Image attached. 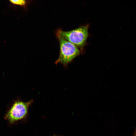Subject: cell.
<instances>
[{
    "label": "cell",
    "instance_id": "obj_2",
    "mask_svg": "<svg viewBox=\"0 0 136 136\" xmlns=\"http://www.w3.org/2000/svg\"><path fill=\"white\" fill-rule=\"evenodd\" d=\"M88 25H86L68 31L60 29L58 31L57 35L61 36L77 46L82 48L88 37Z\"/></svg>",
    "mask_w": 136,
    "mask_h": 136
},
{
    "label": "cell",
    "instance_id": "obj_1",
    "mask_svg": "<svg viewBox=\"0 0 136 136\" xmlns=\"http://www.w3.org/2000/svg\"><path fill=\"white\" fill-rule=\"evenodd\" d=\"M60 44L59 57L55 62L57 64L61 63L66 66L80 54L77 46L59 35H57Z\"/></svg>",
    "mask_w": 136,
    "mask_h": 136
},
{
    "label": "cell",
    "instance_id": "obj_3",
    "mask_svg": "<svg viewBox=\"0 0 136 136\" xmlns=\"http://www.w3.org/2000/svg\"><path fill=\"white\" fill-rule=\"evenodd\" d=\"M32 101V100L26 102L16 101L6 114V118L11 123L23 118L26 114L28 107Z\"/></svg>",
    "mask_w": 136,
    "mask_h": 136
},
{
    "label": "cell",
    "instance_id": "obj_4",
    "mask_svg": "<svg viewBox=\"0 0 136 136\" xmlns=\"http://www.w3.org/2000/svg\"><path fill=\"white\" fill-rule=\"evenodd\" d=\"M10 2L12 4L25 7L27 4V1L25 0H10Z\"/></svg>",
    "mask_w": 136,
    "mask_h": 136
},
{
    "label": "cell",
    "instance_id": "obj_5",
    "mask_svg": "<svg viewBox=\"0 0 136 136\" xmlns=\"http://www.w3.org/2000/svg\"><path fill=\"white\" fill-rule=\"evenodd\" d=\"M133 136H136V129H135V131Z\"/></svg>",
    "mask_w": 136,
    "mask_h": 136
}]
</instances>
